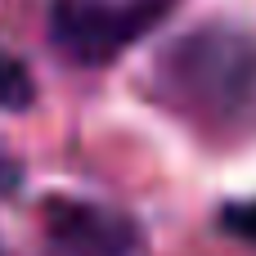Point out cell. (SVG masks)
<instances>
[{
	"label": "cell",
	"instance_id": "1",
	"mask_svg": "<svg viewBox=\"0 0 256 256\" xmlns=\"http://www.w3.org/2000/svg\"><path fill=\"white\" fill-rule=\"evenodd\" d=\"M171 99L207 122H243L256 112V36L238 27L189 32L162 58Z\"/></svg>",
	"mask_w": 256,
	"mask_h": 256
},
{
	"label": "cell",
	"instance_id": "2",
	"mask_svg": "<svg viewBox=\"0 0 256 256\" xmlns=\"http://www.w3.org/2000/svg\"><path fill=\"white\" fill-rule=\"evenodd\" d=\"M176 0H54L50 40L76 68H104L144 40Z\"/></svg>",
	"mask_w": 256,
	"mask_h": 256
},
{
	"label": "cell",
	"instance_id": "3",
	"mask_svg": "<svg viewBox=\"0 0 256 256\" xmlns=\"http://www.w3.org/2000/svg\"><path fill=\"white\" fill-rule=\"evenodd\" d=\"M50 243L58 256H135L144 234L130 216L94 207V202H50Z\"/></svg>",
	"mask_w": 256,
	"mask_h": 256
},
{
	"label": "cell",
	"instance_id": "4",
	"mask_svg": "<svg viewBox=\"0 0 256 256\" xmlns=\"http://www.w3.org/2000/svg\"><path fill=\"white\" fill-rule=\"evenodd\" d=\"M32 104V76L14 54L0 50V108H27Z\"/></svg>",
	"mask_w": 256,
	"mask_h": 256
},
{
	"label": "cell",
	"instance_id": "5",
	"mask_svg": "<svg viewBox=\"0 0 256 256\" xmlns=\"http://www.w3.org/2000/svg\"><path fill=\"white\" fill-rule=\"evenodd\" d=\"M220 230H225V234H234V238L256 243V198H252V202H234V207H225Z\"/></svg>",
	"mask_w": 256,
	"mask_h": 256
},
{
	"label": "cell",
	"instance_id": "6",
	"mask_svg": "<svg viewBox=\"0 0 256 256\" xmlns=\"http://www.w3.org/2000/svg\"><path fill=\"white\" fill-rule=\"evenodd\" d=\"M14 180H18V166L0 153V194H9V189H14Z\"/></svg>",
	"mask_w": 256,
	"mask_h": 256
}]
</instances>
